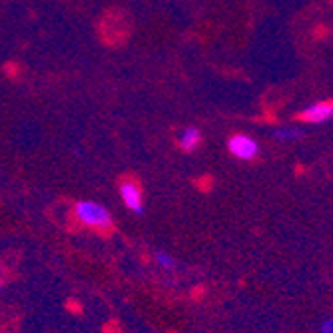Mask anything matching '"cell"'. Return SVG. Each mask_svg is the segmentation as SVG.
<instances>
[{
    "mask_svg": "<svg viewBox=\"0 0 333 333\" xmlns=\"http://www.w3.org/2000/svg\"><path fill=\"white\" fill-rule=\"evenodd\" d=\"M74 216H76L78 224H82V226H86L90 230H96L98 234L108 236L114 230L112 214L108 212V208H104L98 202H92V200L78 202L74 206Z\"/></svg>",
    "mask_w": 333,
    "mask_h": 333,
    "instance_id": "6da1fadb",
    "label": "cell"
},
{
    "mask_svg": "<svg viewBox=\"0 0 333 333\" xmlns=\"http://www.w3.org/2000/svg\"><path fill=\"white\" fill-rule=\"evenodd\" d=\"M228 152L238 160H253L259 156V144L248 134H234L228 140Z\"/></svg>",
    "mask_w": 333,
    "mask_h": 333,
    "instance_id": "7a4b0ae2",
    "label": "cell"
},
{
    "mask_svg": "<svg viewBox=\"0 0 333 333\" xmlns=\"http://www.w3.org/2000/svg\"><path fill=\"white\" fill-rule=\"evenodd\" d=\"M271 136L277 142H295V140L303 138V128H297V126H279V128L273 130Z\"/></svg>",
    "mask_w": 333,
    "mask_h": 333,
    "instance_id": "8992f818",
    "label": "cell"
},
{
    "mask_svg": "<svg viewBox=\"0 0 333 333\" xmlns=\"http://www.w3.org/2000/svg\"><path fill=\"white\" fill-rule=\"evenodd\" d=\"M156 261H158V265H160L164 271H174V269H176L174 257L168 255V253H164V251H158V253H156Z\"/></svg>",
    "mask_w": 333,
    "mask_h": 333,
    "instance_id": "52a82bcc",
    "label": "cell"
},
{
    "mask_svg": "<svg viewBox=\"0 0 333 333\" xmlns=\"http://www.w3.org/2000/svg\"><path fill=\"white\" fill-rule=\"evenodd\" d=\"M202 142V132L196 126H188L178 134V146L184 152H194Z\"/></svg>",
    "mask_w": 333,
    "mask_h": 333,
    "instance_id": "5b68a950",
    "label": "cell"
},
{
    "mask_svg": "<svg viewBox=\"0 0 333 333\" xmlns=\"http://www.w3.org/2000/svg\"><path fill=\"white\" fill-rule=\"evenodd\" d=\"M120 198L124 202V206L136 214L142 216L144 214V198H142V188L138 186L136 180H124L120 182Z\"/></svg>",
    "mask_w": 333,
    "mask_h": 333,
    "instance_id": "3957f363",
    "label": "cell"
},
{
    "mask_svg": "<svg viewBox=\"0 0 333 333\" xmlns=\"http://www.w3.org/2000/svg\"><path fill=\"white\" fill-rule=\"evenodd\" d=\"M204 295V285H198V289L192 291V297H202Z\"/></svg>",
    "mask_w": 333,
    "mask_h": 333,
    "instance_id": "8fae6325",
    "label": "cell"
},
{
    "mask_svg": "<svg viewBox=\"0 0 333 333\" xmlns=\"http://www.w3.org/2000/svg\"><path fill=\"white\" fill-rule=\"evenodd\" d=\"M333 116V104L329 100L325 102H315L299 112V120L305 124H325Z\"/></svg>",
    "mask_w": 333,
    "mask_h": 333,
    "instance_id": "277c9868",
    "label": "cell"
},
{
    "mask_svg": "<svg viewBox=\"0 0 333 333\" xmlns=\"http://www.w3.org/2000/svg\"><path fill=\"white\" fill-rule=\"evenodd\" d=\"M104 333H120V329H118L116 321H110L108 325H104Z\"/></svg>",
    "mask_w": 333,
    "mask_h": 333,
    "instance_id": "30bf717a",
    "label": "cell"
},
{
    "mask_svg": "<svg viewBox=\"0 0 333 333\" xmlns=\"http://www.w3.org/2000/svg\"><path fill=\"white\" fill-rule=\"evenodd\" d=\"M66 309L72 311V313H82V305H80L76 299H68V301H66Z\"/></svg>",
    "mask_w": 333,
    "mask_h": 333,
    "instance_id": "9c48e42d",
    "label": "cell"
},
{
    "mask_svg": "<svg viewBox=\"0 0 333 333\" xmlns=\"http://www.w3.org/2000/svg\"><path fill=\"white\" fill-rule=\"evenodd\" d=\"M319 331H321V333H333V321H331V317H325V319L321 321Z\"/></svg>",
    "mask_w": 333,
    "mask_h": 333,
    "instance_id": "ba28073f",
    "label": "cell"
}]
</instances>
